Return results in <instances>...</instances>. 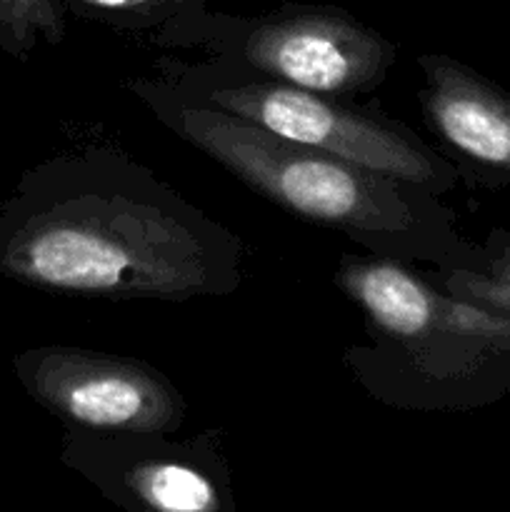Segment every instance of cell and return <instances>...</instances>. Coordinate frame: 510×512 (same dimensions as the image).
I'll list each match as a JSON object with an SVG mask.
<instances>
[{
    "label": "cell",
    "mask_w": 510,
    "mask_h": 512,
    "mask_svg": "<svg viewBox=\"0 0 510 512\" xmlns=\"http://www.w3.org/2000/svg\"><path fill=\"white\" fill-rule=\"evenodd\" d=\"M163 118L180 138L288 213L350 235L418 230L415 185L320 153L215 105H178Z\"/></svg>",
    "instance_id": "obj_2"
},
{
    "label": "cell",
    "mask_w": 510,
    "mask_h": 512,
    "mask_svg": "<svg viewBox=\"0 0 510 512\" xmlns=\"http://www.w3.org/2000/svg\"><path fill=\"white\" fill-rule=\"evenodd\" d=\"M123 485L155 512L220 510V490L213 478L185 460H140L123 475Z\"/></svg>",
    "instance_id": "obj_8"
},
{
    "label": "cell",
    "mask_w": 510,
    "mask_h": 512,
    "mask_svg": "<svg viewBox=\"0 0 510 512\" xmlns=\"http://www.w3.org/2000/svg\"><path fill=\"white\" fill-rule=\"evenodd\" d=\"M208 100L215 108L263 125L270 133L398 178L425 193L440 195L458 180L453 165L430 153L408 130L340 108L325 95L280 80L215 88Z\"/></svg>",
    "instance_id": "obj_4"
},
{
    "label": "cell",
    "mask_w": 510,
    "mask_h": 512,
    "mask_svg": "<svg viewBox=\"0 0 510 512\" xmlns=\"http://www.w3.org/2000/svg\"><path fill=\"white\" fill-rule=\"evenodd\" d=\"M425 118L485 180L510 188V95L448 55H423Z\"/></svg>",
    "instance_id": "obj_7"
},
{
    "label": "cell",
    "mask_w": 510,
    "mask_h": 512,
    "mask_svg": "<svg viewBox=\"0 0 510 512\" xmlns=\"http://www.w3.org/2000/svg\"><path fill=\"white\" fill-rule=\"evenodd\" d=\"M445 293L510 318V233H495L465 265L443 278Z\"/></svg>",
    "instance_id": "obj_9"
},
{
    "label": "cell",
    "mask_w": 510,
    "mask_h": 512,
    "mask_svg": "<svg viewBox=\"0 0 510 512\" xmlns=\"http://www.w3.org/2000/svg\"><path fill=\"white\" fill-rule=\"evenodd\" d=\"M235 243L158 188H128L50 160L0 205V275L28 288L110 300H185L233 288Z\"/></svg>",
    "instance_id": "obj_1"
},
{
    "label": "cell",
    "mask_w": 510,
    "mask_h": 512,
    "mask_svg": "<svg viewBox=\"0 0 510 512\" xmlns=\"http://www.w3.org/2000/svg\"><path fill=\"white\" fill-rule=\"evenodd\" d=\"M340 285L375 330L425 353L430 373L465 405L498 400L510 388V318L438 293L385 260H348Z\"/></svg>",
    "instance_id": "obj_3"
},
{
    "label": "cell",
    "mask_w": 510,
    "mask_h": 512,
    "mask_svg": "<svg viewBox=\"0 0 510 512\" xmlns=\"http://www.w3.org/2000/svg\"><path fill=\"white\" fill-rule=\"evenodd\" d=\"M243 55L280 83L338 98L375 88L395 48L343 10L290 5L250 25Z\"/></svg>",
    "instance_id": "obj_6"
},
{
    "label": "cell",
    "mask_w": 510,
    "mask_h": 512,
    "mask_svg": "<svg viewBox=\"0 0 510 512\" xmlns=\"http://www.w3.org/2000/svg\"><path fill=\"white\" fill-rule=\"evenodd\" d=\"M13 370L35 403L80 433L160 435L185 418L178 390L140 360L48 345L15 355Z\"/></svg>",
    "instance_id": "obj_5"
},
{
    "label": "cell",
    "mask_w": 510,
    "mask_h": 512,
    "mask_svg": "<svg viewBox=\"0 0 510 512\" xmlns=\"http://www.w3.org/2000/svg\"><path fill=\"white\" fill-rule=\"evenodd\" d=\"M65 20L58 0H0V50L25 60L40 43L58 45Z\"/></svg>",
    "instance_id": "obj_10"
},
{
    "label": "cell",
    "mask_w": 510,
    "mask_h": 512,
    "mask_svg": "<svg viewBox=\"0 0 510 512\" xmlns=\"http://www.w3.org/2000/svg\"><path fill=\"white\" fill-rule=\"evenodd\" d=\"M83 10H90L118 23L150 25L175 15H190L200 8V0H70Z\"/></svg>",
    "instance_id": "obj_11"
}]
</instances>
